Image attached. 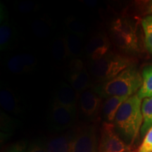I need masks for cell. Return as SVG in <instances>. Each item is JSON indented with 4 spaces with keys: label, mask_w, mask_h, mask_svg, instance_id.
Here are the masks:
<instances>
[{
    "label": "cell",
    "mask_w": 152,
    "mask_h": 152,
    "mask_svg": "<svg viewBox=\"0 0 152 152\" xmlns=\"http://www.w3.org/2000/svg\"><path fill=\"white\" fill-rule=\"evenodd\" d=\"M128 97L125 96H111L107 98L104 102L102 107L103 115L108 123L114 121L115 115L120 106Z\"/></svg>",
    "instance_id": "cell-16"
},
{
    "label": "cell",
    "mask_w": 152,
    "mask_h": 152,
    "mask_svg": "<svg viewBox=\"0 0 152 152\" xmlns=\"http://www.w3.org/2000/svg\"><path fill=\"white\" fill-rule=\"evenodd\" d=\"M36 7L37 5L35 4L33 2H30V1H26V2H22L18 5V10L21 13H30L33 12V11L36 10Z\"/></svg>",
    "instance_id": "cell-25"
},
{
    "label": "cell",
    "mask_w": 152,
    "mask_h": 152,
    "mask_svg": "<svg viewBox=\"0 0 152 152\" xmlns=\"http://www.w3.org/2000/svg\"><path fill=\"white\" fill-rule=\"evenodd\" d=\"M137 152H152V128L144 136Z\"/></svg>",
    "instance_id": "cell-24"
},
{
    "label": "cell",
    "mask_w": 152,
    "mask_h": 152,
    "mask_svg": "<svg viewBox=\"0 0 152 152\" xmlns=\"http://www.w3.org/2000/svg\"><path fill=\"white\" fill-rule=\"evenodd\" d=\"M28 152H47L44 145H39L36 144L34 145L32 148H30V150H28Z\"/></svg>",
    "instance_id": "cell-27"
},
{
    "label": "cell",
    "mask_w": 152,
    "mask_h": 152,
    "mask_svg": "<svg viewBox=\"0 0 152 152\" xmlns=\"http://www.w3.org/2000/svg\"><path fill=\"white\" fill-rule=\"evenodd\" d=\"M51 53L53 58L58 61L68 58L65 37H56L53 39L51 44Z\"/></svg>",
    "instance_id": "cell-18"
},
{
    "label": "cell",
    "mask_w": 152,
    "mask_h": 152,
    "mask_svg": "<svg viewBox=\"0 0 152 152\" xmlns=\"http://www.w3.org/2000/svg\"><path fill=\"white\" fill-rule=\"evenodd\" d=\"M142 113L143 123L141 128L142 136H145L152 128V97L144 99L142 103Z\"/></svg>",
    "instance_id": "cell-19"
},
{
    "label": "cell",
    "mask_w": 152,
    "mask_h": 152,
    "mask_svg": "<svg viewBox=\"0 0 152 152\" xmlns=\"http://www.w3.org/2000/svg\"><path fill=\"white\" fill-rule=\"evenodd\" d=\"M17 43L16 31L9 18L4 5L0 7V49L1 52L14 49Z\"/></svg>",
    "instance_id": "cell-9"
},
{
    "label": "cell",
    "mask_w": 152,
    "mask_h": 152,
    "mask_svg": "<svg viewBox=\"0 0 152 152\" xmlns=\"http://www.w3.org/2000/svg\"><path fill=\"white\" fill-rule=\"evenodd\" d=\"M127 152H131V151H127Z\"/></svg>",
    "instance_id": "cell-29"
},
{
    "label": "cell",
    "mask_w": 152,
    "mask_h": 152,
    "mask_svg": "<svg viewBox=\"0 0 152 152\" xmlns=\"http://www.w3.org/2000/svg\"><path fill=\"white\" fill-rule=\"evenodd\" d=\"M75 116L76 111L64 107L53 101L49 112V126L54 131H64L73 125Z\"/></svg>",
    "instance_id": "cell-8"
},
{
    "label": "cell",
    "mask_w": 152,
    "mask_h": 152,
    "mask_svg": "<svg viewBox=\"0 0 152 152\" xmlns=\"http://www.w3.org/2000/svg\"><path fill=\"white\" fill-rule=\"evenodd\" d=\"M96 131L94 125L82 127L71 135L70 152H98Z\"/></svg>",
    "instance_id": "cell-5"
},
{
    "label": "cell",
    "mask_w": 152,
    "mask_h": 152,
    "mask_svg": "<svg viewBox=\"0 0 152 152\" xmlns=\"http://www.w3.org/2000/svg\"><path fill=\"white\" fill-rule=\"evenodd\" d=\"M71 135L60 134L52 137L44 144L47 152H70Z\"/></svg>",
    "instance_id": "cell-15"
},
{
    "label": "cell",
    "mask_w": 152,
    "mask_h": 152,
    "mask_svg": "<svg viewBox=\"0 0 152 152\" xmlns=\"http://www.w3.org/2000/svg\"><path fill=\"white\" fill-rule=\"evenodd\" d=\"M79 96L80 94L71 85L62 82L58 85L55 90L54 102L64 107L76 111Z\"/></svg>",
    "instance_id": "cell-11"
},
{
    "label": "cell",
    "mask_w": 152,
    "mask_h": 152,
    "mask_svg": "<svg viewBox=\"0 0 152 152\" xmlns=\"http://www.w3.org/2000/svg\"><path fill=\"white\" fill-rule=\"evenodd\" d=\"M0 104L6 111L18 113L21 111L20 100L9 87H1L0 91Z\"/></svg>",
    "instance_id": "cell-14"
},
{
    "label": "cell",
    "mask_w": 152,
    "mask_h": 152,
    "mask_svg": "<svg viewBox=\"0 0 152 152\" xmlns=\"http://www.w3.org/2000/svg\"><path fill=\"white\" fill-rule=\"evenodd\" d=\"M142 85V74L132 65L113 78L96 85L94 91L102 98L114 96L130 97L137 94Z\"/></svg>",
    "instance_id": "cell-1"
},
{
    "label": "cell",
    "mask_w": 152,
    "mask_h": 152,
    "mask_svg": "<svg viewBox=\"0 0 152 152\" xmlns=\"http://www.w3.org/2000/svg\"><path fill=\"white\" fill-rule=\"evenodd\" d=\"M68 80L70 85L79 94L92 86V78L90 73L79 58H74L70 62Z\"/></svg>",
    "instance_id": "cell-7"
},
{
    "label": "cell",
    "mask_w": 152,
    "mask_h": 152,
    "mask_svg": "<svg viewBox=\"0 0 152 152\" xmlns=\"http://www.w3.org/2000/svg\"><path fill=\"white\" fill-rule=\"evenodd\" d=\"M66 28L68 33L83 38L86 35V26L81 21L73 17H69L66 20Z\"/></svg>",
    "instance_id": "cell-22"
},
{
    "label": "cell",
    "mask_w": 152,
    "mask_h": 152,
    "mask_svg": "<svg viewBox=\"0 0 152 152\" xmlns=\"http://www.w3.org/2000/svg\"><path fill=\"white\" fill-rule=\"evenodd\" d=\"M33 30L34 33L39 37H45L49 34V26L43 20H37L33 24Z\"/></svg>",
    "instance_id": "cell-23"
},
{
    "label": "cell",
    "mask_w": 152,
    "mask_h": 152,
    "mask_svg": "<svg viewBox=\"0 0 152 152\" xmlns=\"http://www.w3.org/2000/svg\"><path fill=\"white\" fill-rule=\"evenodd\" d=\"M142 103L137 94L128 97L120 106L113 121L115 129L130 140V143L137 137L143 123Z\"/></svg>",
    "instance_id": "cell-2"
},
{
    "label": "cell",
    "mask_w": 152,
    "mask_h": 152,
    "mask_svg": "<svg viewBox=\"0 0 152 152\" xmlns=\"http://www.w3.org/2000/svg\"><path fill=\"white\" fill-rule=\"evenodd\" d=\"M112 39L119 49L125 52H137L139 49L136 27L128 18H119L110 26Z\"/></svg>",
    "instance_id": "cell-4"
},
{
    "label": "cell",
    "mask_w": 152,
    "mask_h": 152,
    "mask_svg": "<svg viewBox=\"0 0 152 152\" xmlns=\"http://www.w3.org/2000/svg\"><path fill=\"white\" fill-rule=\"evenodd\" d=\"M130 147L120 138L111 123L104 122L101 130L98 152H127Z\"/></svg>",
    "instance_id": "cell-6"
},
{
    "label": "cell",
    "mask_w": 152,
    "mask_h": 152,
    "mask_svg": "<svg viewBox=\"0 0 152 152\" xmlns=\"http://www.w3.org/2000/svg\"><path fill=\"white\" fill-rule=\"evenodd\" d=\"M37 65V59L33 54L23 53L9 58L7 66L9 71L16 75L29 73L35 69Z\"/></svg>",
    "instance_id": "cell-12"
},
{
    "label": "cell",
    "mask_w": 152,
    "mask_h": 152,
    "mask_svg": "<svg viewBox=\"0 0 152 152\" xmlns=\"http://www.w3.org/2000/svg\"><path fill=\"white\" fill-rule=\"evenodd\" d=\"M4 152H28V151L26 148V144L18 142L9 146Z\"/></svg>",
    "instance_id": "cell-26"
},
{
    "label": "cell",
    "mask_w": 152,
    "mask_h": 152,
    "mask_svg": "<svg viewBox=\"0 0 152 152\" xmlns=\"http://www.w3.org/2000/svg\"><path fill=\"white\" fill-rule=\"evenodd\" d=\"M142 26L144 33L146 48L152 55V15L146 16L142 19Z\"/></svg>",
    "instance_id": "cell-21"
},
{
    "label": "cell",
    "mask_w": 152,
    "mask_h": 152,
    "mask_svg": "<svg viewBox=\"0 0 152 152\" xmlns=\"http://www.w3.org/2000/svg\"><path fill=\"white\" fill-rule=\"evenodd\" d=\"M111 42L105 33H99L92 36L85 47L86 55L92 61L101 59L109 53Z\"/></svg>",
    "instance_id": "cell-10"
},
{
    "label": "cell",
    "mask_w": 152,
    "mask_h": 152,
    "mask_svg": "<svg viewBox=\"0 0 152 152\" xmlns=\"http://www.w3.org/2000/svg\"><path fill=\"white\" fill-rule=\"evenodd\" d=\"M142 77V85L137 94L141 99L152 97V65L143 68Z\"/></svg>",
    "instance_id": "cell-17"
},
{
    "label": "cell",
    "mask_w": 152,
    "mask_h": 152,
    "mask_svg": "<svg viewBox=\"0 0 152 152\" xmlns=\"http://www.w3.org/2000/svg\"><path fill=\"white\" fill-rule=\"evenodd\" d=\"M147 10L150 13V14H152V1H150L148 2Z\"/></svg>",
    "instance_id": "cell-28"
},
{
    "label": "cell",
    "mask_w": 152,
    "mask_h": 152,
    "mask_svg": "<svg viewBox=\"0 0 152 152\" xmlns=\"http://www.w3.org/2000/svg\"><path fill=\"white\" fill-rule=\"evenodd\" d=\"M102 97L94 90H87L80 94V111L85 117L93 118L97 115L102 105Z\"/></svg>",
    "instance_id": "cell-13"
},
{
    "label": "cell",
    "mask_w": 152,
    "mask_h": 152,
    "mask_svg": "<svg viewBox=\"0 0 152 152\" xmlns=\"http://www.w3.org/2000/svg\"><path fill=\"white\" fill-rule=\"evenodd\" d=\"M131 66H132V62L130 58L109 53L101 59L92 61L90 73L95 79L104 83L115 77Z\"/></svg>",
    "instance_id": "cell-3"
},
{
    "label": "cell",
    "mask_w": 152,
    "mask_h": 152,
    "mask_svg": "<svg viewBox=\"0 0 152 152\" xmlns=\"http://www.w3.org/2000/svg\"><path fill=\"white\" fill-rule=\"evenodd\" d=\"M66 45H67L68 56L71 58H77L82 54V38L74 34L68 33L66 36Z\"/></svg>",
    "instance_id": "cell-20"
}]
</instances>
